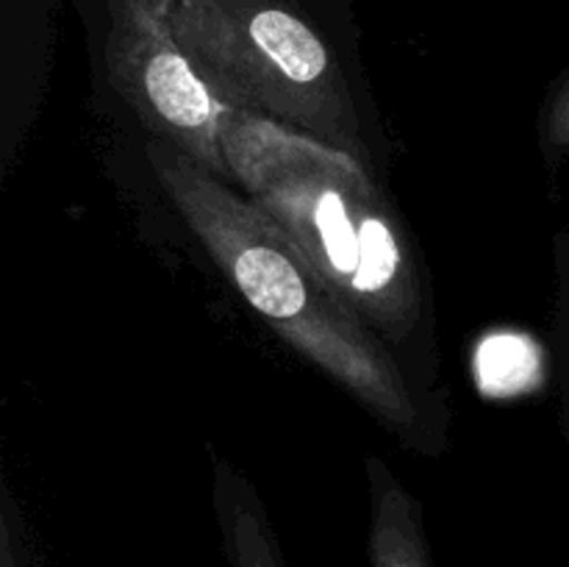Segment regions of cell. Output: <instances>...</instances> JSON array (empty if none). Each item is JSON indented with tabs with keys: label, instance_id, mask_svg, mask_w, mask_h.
Wrapping results in <instances>:
<instances>
[{
	"label": "cell",
	"instance_id": "cell-1",
	"mask_svg": "<svg viewBox=\"0 0 569 567\" xmlns=\"http://www.w3.org/2000/svg\"><path fill=\"white\" fill-rule=\"evenodd\" d=\"M231 183L253 200L387 345L422 326L426 295L400 215L370 167L261 117L222 109Z\"/></svg>",
	"mask_w": 569,
	"mask_h": 567
},
{
	"label": "cell",
	"instance_id": "cell-2",
	"mask_svg": "<svg viewBox=\"0 0 569 567\" xmlns=\"http://www.w3.org/2000/svg\"><path fill=\"white\" fill-rule=\"evenodd\" d=\"M148 159L167 200L244 304L383 426L411 431L420 409L387 342L361 322L298 245L253 200L178 150L150 142Z\"/></svg>",
	"mask_w": 569,
	"mask_h": 567
},
{
	"label": "cell",
	"instance_id": "cell-3",
	"mask_svg": "<svg viewBox=\"0 0 569 567\" xmlns=\"http://www.w3.org/2000/svg\"><path fill=\"white\" fill-rule=\"evenodd\" d=\"M183 53L226 109L261 117L370 165L337 56L287 0H178Z\"/></svg>",
	"mask_w": 569,
	"mask_h": 567
},
{
	"label": "cell",
	"instance_id": "cell-4",
	"mask_svg": "<svg viewBox=\"0 0 569 567\" xmlns=\"http://www.w3.org/2000/svg\"><path fill=\"white\" fill-rule=\"evenodd\" d=\"M178 0H106V67L111 87L153 142L178 150L231 183L220 142L226 106L183 53L172 26Z\"/></svg>",
	"mask_w": 569,
	"mask_h": 567
},
{
	"label": "cell",
	"instance_id": "cell-5",
	"mask_svg": "<svg viewBox=\"0 0 569 567\" xmlns=\"http://www.w3.org/2000/svg\"><path fill=\"white\" fill-rule=\"evenodd\" d=\"M370 478V567H433L417 500L383 459H367Z\"/></svg>",
	"mask_w": 569,
	"mask_h": 567
},
{
	"label": "cell",
	"instance_id": "cell-6",
	"mask_svg": "<svg viewBox=\"0 0 569 567\" xmlns=\"http://www.w3.org/2000/svg\"><path fill=\"white\" fill-rule=\"evenodd\" d=\"M214 511L231 567H289L259 495L226 461L214 465Z\"/></svg>",
	"mask_w": 569,
	"mask_h": 567
},
{
	"label": "cell",
	"instance_id": "cell-7",
	"mask_svg": "<svg viewBox=\"0 0 569 567\" xmlns=\"http://www.w3.org/2000/svg\"><path fill=\"white\" fill-rule=\"evenodd\" d=\"M3 567H39L33 556L28 554L22 537L14 534V520H11L9 509L3 517Z\"/></svg>",
	"mask_w": 569,
	"mask_h": 567
},
{
	"label": "cell",
	"instance_id": "cell-8",
	"mask_svg": "<svg viewBox=\"0 0 569 567\" xmlns=\"http://www.w3.org/2000/svg\"><path fill=\"white\" fill-rule=\"evenodd\" d=\"M550 128H553V137L559 139L565 148H569V83L565 87V92L559 94V100H556L553 122H550Z\"/></svg>",
	"mask_w": 569,
	"mask_h": 567
},
{
	"label": "cell",
	"instance_id": "cell-9",
	"mask_svg": "<svg viewBox=\"0 0 569 567\" xmlns=\"http://www.w3.org/2000/svg\"><path fill=\"white\" fill-rule=\"evenodd\" d=\"M561 320H565V334L569 345V261H561Z\"/></svg>",
	"mask_w": 569,
	"mask_h": 567
}]
</instances>
